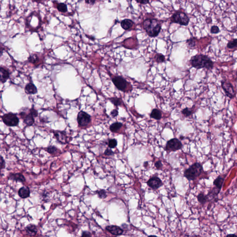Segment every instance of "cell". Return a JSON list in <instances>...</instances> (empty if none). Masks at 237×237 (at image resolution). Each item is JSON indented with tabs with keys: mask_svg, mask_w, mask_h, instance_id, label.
Wrapping results in <instances>:
<instances>
[{
	"mask_svg": "<svg viewBox=\"0 0 237 237\" xmlns=\"http://www.w3.org/2000/svg\"><path fill=\"white\" fill-rule=\"evenodd\" d=\"M191 66L196 69L206 68L212 70L214 66V62L208 56L203 54H197L191 57L190 60Z\"/></svg>",
	"mask_w": 237,
	"mask_h": 237,
	"instance_id": "cell-1",
	"label": "cell"
},
{
	"mask_svg": "<svg viewBox=\"0 0 237 237\" xmlns=\"http://www.w3.org/2000/svg\"><path fill=\"white\" fill-rule=\"evenodd\" d=\"M144 29L150 37H157L161 31V25L157 19H146L143 23Z\"/></svg>",
	"mask_w": 237,
	"mask_h": 237,
	"instance_id": "cell-2",
	"label": "cell"
},
{
	"mask_svg": "<svg viewBox=\"0 0 237 237\" xmlns=\"http://www.w3.org/2000/svg\"><path fill=\"white\" fill-rule=\"evenodd\" d=\"M203 169L200 163L196 162L191 165L184 172V176L188 181H194L203 172Z\"/></svg>",
	"mask_w": 237,
	"mask_h": 237,
	"instance_id": "cell-3",
	"label": "cell"
},
{
	"mask_svg": "<svg viewBox=\"0 0 237 237\" xmlns=\"http://www.w3.org/2000/svg\"><path fill=\"white\" fill-rule=\"evenodd\" d=\"M38 111L32 107L29 110V113L27 114L25 112H21L19 113V115L23 122L28 126H32L35 122L34 118L38 116Z\"/></svg>",
	"mask_w": 237,
	"mask_h": 237,
	"instance_id": "cell-4",
	"label": "cell"
},
{
	"mask_svg": "<svg viewBox=\"0 0 237 237\" xmlns=\"http://www.w3.org/2000/svg\"><path fill=\"white\" fill-rule=\"evenodd\" d=\"M171 20L173 23H177L181 26H187L189 24L190 19L185 13L178 12L172 15Z\"/></svg>",
	"mask_w": 237,
	"mask_h": 237,
	"instance_id": "cell-5",
	"label": "cell"
},
{
	"mask_svg": "<svg viewBox=\"0 0 237 237\" xmlns=\"http://www.w3.org/2000/svg\"><path fill=\"white\" fill-rule=\"evenodd\" d=\"M2 118L3 123L8 127H16L19 123V119L16 114L12 113L4 114Z\"/></svg>",
	"mask_w": 237,
	"mask_h": 237,
	"instance_id": "cell-6",
	"label": "cell"
},
{
	"mask_svg": "<svg viewBox=\"0 0 237 237\" xmlns=\"http://www.w3.org/2000/svg\"><path fill=\"white\" fill-rule=\"evenodd\" d=\"M183 146L181 141L177 138H173L168 141L165 146V150L169 153L175 152L182 149Z\"/></svg>",
	"mask_w": 237,
	"mask_h": 237,
	"instance_id": "cell-7",
	"label": "cell"
},
{
	"mask_svg": "<svg viewBox=\"0 0 237 237\" xmlns=\"http://www.w3.org/2000/svg\"><path fill=\"white\" fill-rule=\"evenodd\" d=\"M221 83L222 88L224 91L226 95L231 99H234L236 96V92L233 85L231 83L225 81H222Z\"/></svg>",
	"mask_w": 237,
	"mask_h": 237,
	"instance_id": "cell-8",
	"label": "cell"
},
{
	"mask_svg": "<svg viewBox=\"0 0 237 237\" xmlns=\"http://www.w3.org/2000/svg\"><path fill=\"white\" fill-rule=\"evenodd\" d=\"M77 120L79 126L81 127H85L88 126L91 122V116L87 113L81 111L78 114Z\"/></svg>",
	"mask_w": 237,
	"mask_h": 237,
	"instance_id": "cell-9",
	"label": "cell"
},
{
	"mask_svg": "<svg viewBox=\"0 0 237 237\" xmlns=\"http://www.w3.org/2000/svg\"><path fill=\"white\" fill-rule=\"evenodd\" d=\"M112 81L117 89L120 91H125L127 87L128 82L122 76H114Z\"/></svg>",
	"mask_w": 237,
	"mask_h": 237,
	"instance_id": "cell-10",
	"label": "cell"
},
{
	"mask_svg": "<svg viewBox=\"0 0 237 237\" xmlns=\"http://www.w3.org/2000/svg\"><path fill=\"white\" fill-rule=\"evenodd\" d=\"M147 184L150 188L153 190H157L163 185V183L160 178L154 176L148 180Z\"/></svg>",
	"mask_w": 237,
	"mask_h": 237,
	"instance_id": "cell-11",
	"label": "cell"
},
{
	"mask_svg": "<svg viewBox=\"0 0 237 237\" xmlns=\"http://www.w3.org/2000/svg\"><path fill=\"white\" fill-rule=\"evenodd\" d=\"M54 136L59 142L62 144H65L68 142V138L64 131H54Z\"/></svg>",
	"mask_w": 237,
	"mask_h": 237,
	"instance_id": "cell-12",
	"label": "cell"
},
{
	"mask_svg": "<svg viewBox=\"0 0 237 237\" xmlns=\"http://www.w3.org/2000/svg\"><path fill=\"white\" fill-rule=\"evenodd\" d=\"M106 229L112 235L115 236L120 235L123 232V230L120 227L116 226H108L106 227Z\"/></svg>",
	"mask_w": 237,
	"mask_h": 237,
	"instance_id": "cell-13",
	"label": "cell"
},
{
	"mask_svg": "<svg viewBox=\"0 0 237 237\" xmlns=\"http://www.w3.org/2000/svg\"><path fill=\"white\" fill-rule=\"evenodd\" d=\"M10 76L9 71L2 67H0V83H6Z\"/></svg>",
	"mask_w": 237,
	"mask_h": 237,
	"instance_id": "cell-14",
	"label": "cell"
},
{
	"mask_svg": "<svg viewBox=\"0 0 237 237\" xmlns=\"http://www.w3.org/2000/svg\"><path fill=\"white\" fill-rule=\"evenodd\" d=\"M18 195L21 198L25 199L29 197L30 195V190L27 186L20 187L18 191Z\"/></svg>",
	"mask_w": 237,
	"mask_h": 237,
	"instance_id": "cell-15",
	"label": "cell"
},
{
	"mask_svg": "<svg viewBox=\"0 0 237 237\" xmlns=\"http://www.w3.org/2000/svg\"><path fill=\"white\" fill-rule=\"evenodd\" d=\"M25 91L26 94L28 95H33L38 92L37 88L32 83H29L26 85L25 88Z\"/></svg>",
	"mask_w": 237,
	"mask_h": 237,
	"instance_id": "cell-16",
	"label": "cell"
},
{
	"mask_svg": "<svg viewBox=\"0 0 237 237\" xmlns=\"http://www.w3.org/2000/svg\"><path fill=\"white\" fill-rule=\"evenodd\" d=\"M8 178L9 180H13L15 182H21V183H24L26 181L25 177L21 173H14V174L12 173L10 174Z\"/></svg>",
	"mask_w": 237,
	"mask_h": 237,
	"instance_id": "cell-17",
	"label": "cell"
},
{
	"mask_svg": "<svg viewBox=\"0 0 237 237\" xmlns=\"http://www.w3.org/2000/svg\"><path fill=\"white\" fill-rule=\"evenodd\" d=\"M26 233L30 236H33L37 234L38 229L36 226L33 224H29L26 227Z\"/></svg>",
	"mask_w": 237,
	"mask_h": 237,
	"instance_id": "cell-18",
	"label": "cell"
},
{
	"mask_svg": "<svg viewBox=\"0 0 237 237\" xmlns=\"http://www.w3.org/2000/svg\"><path fill=\"white\" fill-rule=\"evenodd\" d=\"M226 175H224L223 177L222 175L218 176L213 182V185L216 187L218 189L221 190L223 184L224 183Z\"/></svg>",
	"mask_w": 237,
	"mask_h": 237,
	"instance_id": "cell-19",
	"label": "cell"
},
{
	"mask_svg": "<svg viewBox=\"0 0 237 237\" xmlns=\"http://www.w3.org/2000/svg\"><path fill=\"white\" fill-rule=\"evenodd\" d=\"M120 24L122 28L124 29L125 30H127L132 28L134 24V22L131 19H123Z\"/></svg>",
	"mask_w": 237,
	"mask_h": 237,
	"instance_id": "cell-20",
	"label": "cell"
},
{
	"mask_svg": "<svg viewBox=\"0 0 237 237\" xmlns=\"http://www.w3.org/2000/svg\"><path fill=\"white\" fill-rule=\"evenodd\" d=\"M221 190L220 189H218L216 187L211 189L209 191L208 195H207L208 200H211L212 199H214L215 197L217 196L220 193Z\"/></svg>",
	"mask_w": 237,
	"mask_h": 237,
	"instance_id": "cell-21",
	"label": "cell"
},
{
	"mask_svg": "<svg viewBox=\"0 0 237 237\" xmlns=\"http://www.w3.org/2000/svg\"><path fill=\"white\" fill-rule=\"evenodd\" d=\"M150 117L156 120H160L162 117V112L158 109H154L151 112Z\"/></svg>",
	"mask_w": 237,
	"mask_h": 237,
	"instance_id": "cell-22",
	"label": "cell"
},
{
	"mask_svg": "<svg viewBox=\"0 0 237 237\" xmlns=\"http://www.w3.org/2000/svg\"><path fill=\"white\" fill-rule=\"evenodd\" d=\"M122 126H123L122 123H120V122H115V123H113L110 126V130L112 132H117L118 130L120 129V128L122 127Z\"/></svg>",
	"mask_w": 237,
	"mask_h": 237,
	"instance_id": "cell-23",
	"label": "cell"
},
{
	"mask_svg": "<svg viewBox=\"0 0 237 237\" xmlns=\"http://www.w3.org/2000/svg\"><path fill=\"white\" fill-rule=\"evenodd\" d=\"M197 198L198 201H199V202L202 205L205 204L208 200L207 195H205V194L202 193L199 194L197 196Z\"/></svg>",
	"mask_w": 237,
	"mask_h": 237,
	"instance_id": "cell-24",
	"label": "cell"
},
{
	"mask_svg": "<svg viewBox=\"0 0 237 237\" xmlns=\"http://www.w3.org/2000/svg\"><path fill=\"white\" fill-rule=\"evenodd\" d=\"M154 59L156 62L157 63H161L164 62L166 60L165 56L161 54H157L154 57Z\"/></svg>",
	"mask_w": 237,
	"mask_h": 237,
	"instance_id": "cell-25",
	"label": "cell"
},
{
	"mask_svg": "<svg viewBox=\"0 0 237 237\" xmlns=\"http://www.w3.org/2000/svg\"><path fill=\"white\" fill-rule=\"evenodd\" d=\"M57 9L58 11L62 13H65L68 10L67 5L64 3H60L58 4Z\"/></svg>",
	"mask_w": 237,
	"mask_h": 237,
	"instance_id": "cell-26",
	"label": "cell"
},
{
	"mask_svg": "<svg viewBox=\"0 0 237 237\" xmlns=\"http://www.w3.org/2000/svg\"><path fill=\"white\" fill-rule=\"evenodd\" d=\"M182 113L183 114L185 117H189L193 114V110L192 109L188 108H185L182 111Z\"/></svg>",
	"mask_w": 237,
	"mask_h": 237,
	"instance_id": "cell-27",
	"label": "cell"
},
{
	"mask_svg": "<svg viewBox=\"0 0 237 237\" xmlns=\"http://www.w3.org/2000/svg\"><path fill=\"white\" fill-rule=\"evenodd\" d=\"M196 38H191L187 41L186 43L188 47L190 48H193L196 46Z\"/></svg>",
	"mask_w": 237,
	"mask_h": 237,
	"instance_id": "cell-28",
	"label": "cell"
},
{
	"mask_svg": "<svg viewBox=\"0 0 237 237\" xmlns=\"http://www.w3.org/2000/svg\"><path fill=\"white\" fill-rule=\"evenodd\" d=\"M109 100L114 105L116 106H120L122 102V100L119 98H111Z\"/></svg>",
	"mask_w": 237,
	"mask_h": 237,
	"instance_id": "cell-29",
	"label": "cell"
},
{
	"mask_svg": "<svg viewBox=\"0 0 237 237\" xmlns=\"http://www.w3.org/2000/svg\"><path fill=\"white\" fill-rule=\"evenodd\" d=\"M237 45V39H235L232 41H230L227 43V47L228 49H233L234 48H236Z\"/></svg>",
	"mask_w": 237,
	"mask_h": 237,
	"instance_id": "cell-30",
	"label": "cell"
},
{
	"mask_svg": "<svg viewBox=\"0 0 237 237\" xmlns=\"http://www.w3.org/2000/svg\"><path fill=\"white\" fill-rule=\"evenodd\" d=\"M58 150V149L55 147L54 146H50L49 147H47L46 149V151L49 153L52 154H54L56 153H57Z\"/></svg>",
	"mask_w": 237,
	"mask_h": 237,
	"instance_id": "cell-31",
	"label": "cell"
},
{
	"mask_svg": "<svg viewBox=\"0 0 237 237\" xmlns=\"http://www.w3.org/2000/svg\"><path fill=\"white\" fill-rule=\"evenodd\" d=\"M117 141L115 139H111L109 141L108 145L110 148H114L117 146Z\"/></svg>",
	"mask_w": 237,
	"mask_h": 237,
	"instance_id": "cell-32",
	"label": "cell"
},
{
	"mask_svg": "<svg viewBox=\"0 0 237 237\" xmlns=\"http://www.w3.org/2000/svg\"><path fill=\"white\" fill-rule=\"evenodd\" d=\"M38 59H39V58H38V56L35 54L31 55L28 58L29 61L32 63H35V62H37Z\"/></svg>",
	"mask_w": 237,
	"mask_h": 237,
	"instance_id": "cell-33",
	"label": "cell"
},
{
	"mask_svg": "<svg viewBox=\"0 0 237 237\" xmlns=\"http://www.w3.org/2000/svg\"><path fill=\"white\" fill-rule=\"evenodd\" d=\"M220 30L219 27L217 26H213L211 28L210 32L213 34H217L220 32Z\"/></svg>",
	"mask_w": 237,
	"mask_h": 237,
	"instance_id": "cell-34",
	"label": "cell"
},
{
	"mask_svg": "<svg viewBox=\"0 0 237 237\" xmlns=\"http://www.w3.org/2000/svg\"><path fill=\"white\" fill-rule=\"evenodd\" d=\"M98 195L101 198L104 199L107 197V194L105 190L101 189L98 191Z\"/></svg>",
	"mask_w": 237,
	"mask_h": 237,
	"instance_id": "cell-35",
	"label": "cell"
},
{
	"mask_svg": "<svg viewBox=\"0 0 237 237\" xmlns=\"http://www.w3.org/2000/svg\"><path fill=\"white\" fill-rule=\"evenodd\" d=\"M154 166L158 170H160L162 169L163 166V164H162V161H161V160H158V161H157V162L155 163Z\"/></svg>",
	"mask_w": 237,
	"mask_h": 237,
	"instance_id": "cell-36",
	"label": "cell"
},
{
	"mask_svg": "<svg viewBox=\"0 0 237 237\" xmlns=\"http://www.w3.org/2000/svg\"><path fill=\"white\" fill-rule=\"evenodd\" d=\"M5 167V161L3 157L0 155V170L4 169Z\"/></svg>",
	"mask_w": 237,
	"mask_h": 237,
	"instance_id": "cell-37",
	"label": "cell"
},
{
	"mask_svg": "<svg viewBox=\"0 0 237 237\" xmlns=\"http://www.w3.org/2000/svg\"><path fill=\"white\" fill-rule=\"evenodd\" d=\"M118 111L117 110H114L111 112V115L112 116V117L114 118V117H116L118 116Z\"/></svg>",
	"mask_w": 237,
	"mask_h": 237,
	"instance_id": "cell-38",
	"label": "cell"
},
{
	"mask_svg": "<svg viewBox=\"0 0 237 237\" xmlns=\"http://www.w3.org/2000/svg\"><path fill=\"white\" fill-rule=\"evenodd\" d=\"M114 152L110 149H109V148L106 149V151H105V153H104V154L105 155L108 156L112 155L114 154Z\"/></svg>",
	"mask_w": 237,
	"mask_h": 237,
	"instance_id": "cell-39",
	"label": "cell"
},
{
	"mask_svg": "<svg viewBox=\"0 0 237 237\" xmlns=\"http://www.w3.org/2000/svg\"><path fill=\"white\" fill-rule=\"evenodd\" d=\"M136 2L141 4L145 5L149 3V0H135Z\"/></svg>",
	"mask_w": 237,
	"mask_h": 237,
	"instance_id": "cell-40",
	"label": "cell"
},
{
	"mask_svg": "<svg viewBox=\"0 0 237 237\" xmlns=\"http://www.w3.org/2000/svg\"><path fill=\"white\" fill-rule=\"evenodd\" d=\"M96 0H85L86 3L88 4L93 5L95 4V2H96Z\"/></svg>",
	"mask_w": 237,
	"mask_h": 237,
	"instance_id": "cell-41",
	"label": "cell"
},
{
	"mask_svg": "<svg viewBox=\"0 0 237 237\" xmlns=\"http://www.w3.org/2000/svg\"><path fill=\"white\" fill-rule=\"evenodd\" d=\"M91 236V235H90V233H89V232H83V234H82V236L88 237V236Z\"/></svg>",
	"mask_w": 237,
	"mask_h": 237,
	"instance_id": "cell-42",
	"label": "cell"
},
{
	"mask_svg": "<svg viewBox=\"0 0 237 237\" xmlns=\"http://www.w3.org/2000/svg\"><path fill=\"white\" fill-rule=\"evenodd\" d=\"M42 1H43V0H32V2H36L38 3Z\"/></svg>",
	"mask_w": 237,
	"mask_h": 237,
	"instance_id": "cell-43",
	"label": "cell"
},
{
	"mask_svg": "<svg viewBox=\"0 0 237 237\" xmlns=\"http://www.w3.org/2000/svg\"><path fill=\"white\" fill-rule=\"evenodd\" d=\"M148 166V162H144V167H147V166Z\"/></svg>",
	"mask_w": 237,
	"mask_h": 237,
	"instance_id": "cell-44",
	"label": "cell"
},
{
	"mask_svg": "<svg viewBox=\"0 0 237 237\" xmlns=\"http://www.w3.org/2000/svg\"><path fill=\"white\" fill-rule=\"evenodd\" d=\"M180 139H181V140H183V139L184 137H183V136H182V137H180Z\"/></svg>",
	"mask_w": 237,
	"mask_h": 237,
	"instance_id": "cell-45",
	"label": "cell"
}]
</instances>
